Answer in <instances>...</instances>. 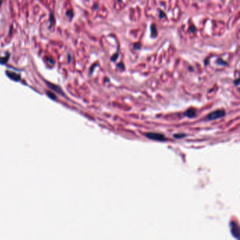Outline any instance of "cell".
<instances>
[{"label":"cell","mask_w":240,"mask_h":240,"mask_svg":"<svg viewBox=\"0 0 240 240\" xmlns=\"http://www.w3.org/2000/svg\"><path fill=\"white\" fill-rule=\"evenodd\" d=\"M47 83V85H48V86L49 87L51 88V89H53V90L57 92L58 93H60V94H64V93H63L62 90H61V88H60L59 87H58L57 85H53V84H51V83Z\"/></svg>","instance_id":"8992f818"},{"label":"cell","mask_w":240,"mask_h":240,"mask_svg":"<svg viewBox=\"0 0 240 240\" xmlns=\"http://www.w3.org/2000/svg\"><path fill=\"white\" fill-rule=\"evenodd\" d=\"M67 16L70 18H72V17H73V12H72V11H69V12H67Z\"/></svg>","instance_id":"8fae6325"},{"label":"cell","mask_w":240,"mask_h":240,"mask_svg":"<svg viewBox=\"0 0 240 240\" xmlns=\"http://www.w3.org/2000/svg\"><path fill=\"white\" fill-rule=\"evenodd\" d=\"M225 116V111L222 109L216 110L214 111L211 112L206 116V119L208 121H214V120L219 119Z\"/></svg>","instance_id":"6da1fadb"},{"label":"cell","mask_w":240,"mask_h":240,"mask_svg":"<svg viewBox=\"0 0 240 240\" xmlns=\"http://www.w3.org/2000/svg\"><path fill=\"white\" fill-rule=\"evenodd\" d=\"M8 59H9V54H8L7 56H4V57L0 58V64H4L7 62Z\"/></svg>","instance_id":"52a82bcc"},{"label":"cell","mask_w":240,"mask_h":240,"mask_svg":"<svg viewBox=\"0 0 240 240\" xmlns=\"http://www.w3.org/2000/svg\"><path fill=\"white\" fill-rule=\"evenodd\" d=\"M6 73H7V75H8L9 78L12 79V80H15V81H18V80H20V75L16 73L9 71H6Z\"/></svg>","instance_id":"5b68a950"},{"label":"cell","mask_w":240,"mask_h":240,"mask_svg":"<svg viewBox=\"0 0 240 240\" xmlns=\"http://www.w3.org/2000/svg\"><path fill=\"white\" fill-rule=\"evenodd\" d=\"M230 232H231L232 235H233L234 237L236 238L237 239H239V227L237 225L236 222H231L230 223Z\"/></svg>","instance_id":"3957f363"},{"label":"cell","mask_w":240,"mask_h":240,"mask_svg":"<svg viewBox=\"0 0 240 240\" xmlns=\"http://www.w3.org/2000/svg\"><path fill=\"white\" fill-rule=\"evenodd\" d=\"M197 116V111L194 108H188L185 112L184 113V116L187 117L189 118H193Z\"/></svg>","instance_id":"277c9868"},{"label":"cell","mask_w":240,"mask_h":240,"mask_svg":"<svg viewBox=\"0 0 240 240\" xmlns=\"http://www.w3.org/2000/svg\"><path fill=\"white\" fill-rule=\"evenodd\" d=\"M49 21H50V26H51V25L54 24V23H55V18H54V16L53 14H50Z\"/></svg>","instance_id":"9c48e42d"},{"label":"cell","mask_w":240,"mask_h":240,"mask_svg":"<svg viewBox=\"0 0 240 240\" xmlns=\"http://www.w3.org/2000/svg\"><path fill=\"white\" fill-rule=\"evenodd\" d=\"M145 137H147L148 139L154 141L163 142L166 140V137L164 136L163 134L156 133V132H146L145 134Z\"/></svg>","instance_id":"7a4b0ae2"},{"label":"cell","mask_w":240,"mask_h":240,"mask_svg":"<svg viewBox=\"0 0 240 240\" xmlns=\"http://www.w3.org/2000/svg\"><path fill=\"white\" fill-rule=\"evenodd\" d=\"M186 135H184V134H182V133H177V134H175L174 135H173V137H175V138L176 139H181L182 138V137H184Z\"/></svg>","instance_id":"ba28073f"},{"label":"cell","mask_w":240,"mask_h":240,"mask_svg":"<svg viewBox=\"0 0 240 240\" xmlns=\"http://www.w3.org/2000/svg\"><path fill=\"white\" fill-rule=\"evenodd\" d=\"M47 95H48L49 97L52 98V99H56V97H55V96L54 95V94H52V93L50 92H47Z\"/></svg>","instance_id":"30bf717a"}]
</instances>
